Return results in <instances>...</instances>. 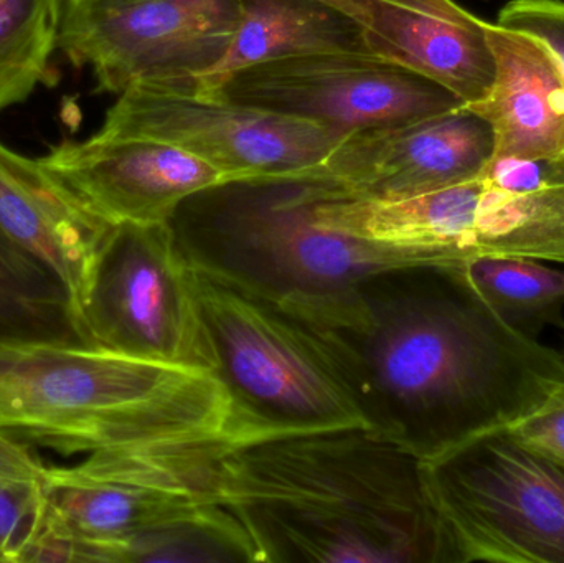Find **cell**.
Returning <instances> with one entry per match:
<instances>
[{
    "mask_svg": "<svg viewBox=\"0 0 564 563\" xmlns=\"http://www.w3.org/2000/svg\"><path fill=\"white\" fill-rule=\"evenodd\" d=\"M289 311L330 350L368 432L420 462L564 396L562 354L507 326L459 267L390 268Z\"/></svg>",
    "mask_w": 564,
    "mask_h": 563,
    "instance_id": "cell-1",
    "label": "cell"
},
{
    "mask_svg": "<svg viewBox=\"0 0 564 563\" xmlns=\"http://www.w3.org/2000/svg\"><path fill=\"white\" fill-rule=\"evenodd\" d=\"M220 499L257 562L451 563L420 459L365 429L234 446Z\"/></svg>",
    "mask_w": 564,
    "mask_h": 563,
    "instance_id": "cell-2",
    "label": "cell"
},
{
    "mask_svg": "<svg viewBox=\"0 0 564 563\" xmlns=\"http://www.w3.org/2000/svg\"><path fill=\"white\" fill-rule=\"evenodd\" d=\"M0 433L65 456L234 442L230 402L214 373L66 343L0 344Z\"/></svg>",
    "mask_w": 564,
    "mask_h": 563,
    "instance_id": "cell-3",
    "label": "cell"
},
{
    "mask_svg": "<svg viewBox=\"0 0 564 563\" xmlns=\"http://www.w3.org/2000/svg\"><path fill=\"white\" fill-rule=\"evenodd\" d=\"M341 191L317 167L227 178L185 198L167 224L194 270L292 310L390 268L431 264L322 227L318 207Z\"/></svg>",
    "mask_w": 564,
    "mask_h": 563,
    "instance_id": "cell-4",
    "label": "cell"
},
{
    "mask_svg": "<svg viewBox=\"0 0 564 563\" xmlns=\"http://www.w3.org/2000/svg\"><path fill=\"white\" fill-rule=\"evenodd\" d=\"M194 278L237 445L327 430H367L350 383L305 321L281 304L200 271L194 270Z\"/></svg>",
    "mask_w": 564,
    "mask_h": 563,
    "instance_id": "cell-5",
    "label": "cell"
},
{
    "mask_svg": "<svg viewBox=\"0 0 564 563\" xmlns=\"http://www.w3.org/2000/svg\"><path fill=\"white\" fill-rule=\"evenodd\" d=\"M451 563H564V463L509 429L420 462Z\"/></svg>",
    "mask_w": 564,
    "mask_h": 563,
    "instance_id": "cell-6",
    "label": "cell"
},
{
    "mask_svg": "<svg viewBox=\"0 0 564 563\" xmlns=\"http://www.w3.org/2000/svg\"><path fill=\"white\" fill-rule=\"evenodd\" d=\"M231 440L112 446L46 472L43 531L85 545L111 544L210 515Z\"/></svg>",
    "mask_w": 564,
    "mask_h": 563,
    "instance_id": "cell-7",
    "label": "cell"
},
{
    "mask_svg": "<svg viewBox=\"0 0 564 563\" xmlns=\"http://www.w3.org/2000/svg\"><path fill=\"white\" fill-rule=\"evenodd\" d=\"M79 326L88 346L215 376L194 270L169 224L112 227Z\"/></svg>",
    "mask_w": 564,
    "mask_h": 563,
    "instance_id": "cell-8",
    "label": "cell"
},
{
    "mask_svg": "<svg viewBox=\"0 0 564 563\" xmlns=\"http://www.w3.org/2000/svg\"><path fill=\"white\" fill-rule=\"evenodd\" d=\"M240 20L241 0H69L59 50L99 91L191 88L224 62Z\"/></svg>",
    "mask_w": 564,
    "mask_h": 563,
    "instance_id": "cell-9",
    "label": "cell"
},
{
    "mask_svg": "<svg viewBox=\"0 0 564 563\" xmlns=\"http://www.w3.org/2000/svg\"><path fill=\"white\" fill-rule=\"evenodd\" d=\"M238 105L350 136L466 105L433 79L364 53H315L245 66L195 86Z\"/></svg>",
    "mask_w": 564,
    "mask_h": 563,
    "instance_id": "cell-10",
    "label": "cell"
},
{
    "mask_svg": "<svg viewBox=\"0 0 564 563\" xmlns=\"http://www.w3.org/2000/svg\"><path fill=\"white\" fill-rule=\"evenodd\" d=\"M96 136L167 142L217 169L225 181L315 167L344 139L324 126L227 101L195 86L155 85L122 91Z\"/></svg>",
    "mask_w": 564,
    "mask_h": 563,
    "instance_id": "cell-11",
    "label": "cell"
},
{
    "mask_svg": "<svg viewBox=\"0 0 564 563\" xmlns=\"http://www.w3.org/2000/svg\"><path fill=\"white\" fill-rule=\"evenodd\" d=\"M496 155L492 126L469 105L345 136L318 171L348 195L401 201L473 181Z\"/></svg>",
    "mask_w": 564,
    "mask_h": 563,
    "instance_id": "cell-12",
    "label": "cell"
},
{
    "mask_svg": "<svg viewBox=\"0 0 564 563\" xmlns=\"http://www.w3.org/2000/svg\"><path fill=\"white\" fill-rule=\"evenodd\" d=\"M40 162L112 225L167 224L185 198L225 181L202 159L148 138L63 141Z\"/></svg>",
    "mask_w": 564,
    "mask_h": 563,
    "instance_id": "cell-13",
    "label": "cell"
},
{
    "mask_svg": "<svg viewBox=\"0 0 564 563\" xmlns=\"http://www.w3.org/2000/svg\"><path fill=\"white\" fill-rule=\"evenodd\" d=\"M364 30L371 53L444 86L466 105L489 95L496 58L487 25L454 0H325Z\"/></svg>",
    "mask_w": 564,
    "mask_h": 563,
    "instance_id": "cell-14",
    "label": "cell"
},
{
    "mask_svg": "<svg viewBox=\"0 0 564 563\" xmlns=\"http://www.w3.org/2000/svg\"><path fill=\"white\" fill-rule=\"evenodd\" d=\"M112 227L40 159L0 142V234L62 281L78 324Z\"/></svg>",
    "mask_w": 564,
    "mask_h": 563,
    "instance_id": "cell-15",
    "label": "cell"
},
{
    "mask_svg": "<svg viewBox=\"0 0 564 563\" xmlns=\"http://www.w3.org/2000/svg\"><path fill=\"white\" fill-rule=\"evenodd\" d=\"M496 58L489 95L470 108L490 122L494 158L564 154V69L545 43L529 33L487 25Z\"/></svg>",
    "mask_w": 564,
    "mask_h": 563,
    "instance_id": "cell-16",
    "label": "cell"
},
{
    "mask_svg": "<svg viewBox=\"0 0 564 563\" xmlns=\"http://www.w3.org/2000/svg\"><path fill=\"white\" fill-rule=\"evenodd\" d=\"M315 53L373 55L360 25L325 0H241L230 52L197 85L245 66Z\"/></svg>",
    "mask_w": 564,
    "mask_h": 563,
    "instance_id": "cell-17",
    "label": "cell"
},
{
    "mask_svg": "<svg viewBox=\"0 0 564 563\" xmlns=\"http://www.w3.org/2000/svg\"><path fill=\"white\" fill-rule=\"evenodd\" d=\"M17 343L86 344L62 281L0 234V344Z\"/></svg>",
    "mask_w": 564,
    "mask_h": 563,
    "instance_id": "cell-18",
    "label": "cell"
},
{
    "mask_svg": "<svg viewBox=\"0 0 564 563\" xmlns=\"http://www.w3.org/2000/svg\"><path fill=\"white\" fill-rule=\"evenodd\" d=\"M470 290L507 326L539 340L546 326L564 331V271L525 257H480L459 264Z\"/></svg>",
    "mask_w": 564,
    "mask_h": 563,
    "instance_id": "cell-19",
    "label": "cell"
},
{
    "mask_svg": "<svg viewBox=\"0 0 564 563\" xmlns=\"http://www.w3.org/2000/svg\"><path fill=\"white\" fill-rule=\"evenodd\" d=\"M69 0H0V115L50 79Z\"/></svg>",
    "mask_w": 564,
    "mask_h": 563,
    "instance_id": "cell-20",
    "label": "cell"
},
{
    "mask_svg": "<svg viewBox=\"0 0 564 563\" xmlns=\"http://www.w3.org/2000/svg\"><path fill=\"white\" fill-rule=\"evenodd\" d=\"M45 479L0 481V555L3 562L22 563L26 549L45 526Z\"/></svg>",
    "mask_w": 564,
    "mask_h": 563,
    "instance_id": "cell-21",
    "label": "cell"
},
{
    "mask_svg": "<svg viewBox=\"0 0 564 563\" xmlns=\"http://www.w3.org/2000/svg\"><path fill=\"white\" fill-rule=\"evenodd\" d=\"M497 23L545 43L564 69V0H510Z\"/></svg>",
    "mask_w": 564,
    "mask_h": 563,
    "instance_id": "cell-22",
    "label": "cell"
},
{
    "mask_svg": "<svg viewBox=\"0 0 564 563\" xmlns=\"http://www.w3.org/2000/svg\"><path fill=\"white\" fill-rule=\"evenodd\" d=\"M509 430L527 445L564 463V396Z\"/></svg>",
    "mask_w": 564,
    "mask_h": 563,
    "instance_id": "cell-23",
    "label": "cell"
},
{
    "mask_svg": "<svg viewBox=\"0 0 564 563\" xmlns=\"http://www.w3.org/2000/svg\"><path fill=\"white\" fill-rule=\"evenodd\" d=\"M48 466L25 443L0 433V481L7 479H45Z\"/></svg>",
    "mask_w": 564,
    "mask_h": 563,
    "instance_id": "cell-24",
    "label": "cell"
},
{
    "mask_svg": "<svg viewBox=\"0 0 564 563\" xmlns=\"http://www.w3.org/2000/svg\"><path fill=\"white\" fill-rule=\"evenodd\" d=\"M560 354H562V359H563V364H564V350H563V353H560Z\"/></svg>",
    "mask_w": 564,
    "mask_h": 563,
    "instance_id": "cell-25",
    "label": "cell"
},
{
    "mask_svg": "<svg viewBox=\"0 0 564 563\" xmlns=\"http://www.w3.org/2000/svg\"><path fill=\"white\" fill-rule=\"evenodd\" d=\"M0 563H3V559H2V555H0Z\"/></svg>",
    "mask_w": 564,
    "mask_h": 563,
    "instance_id": "cell-26",
    "label": "cell"
}]
</instances>
